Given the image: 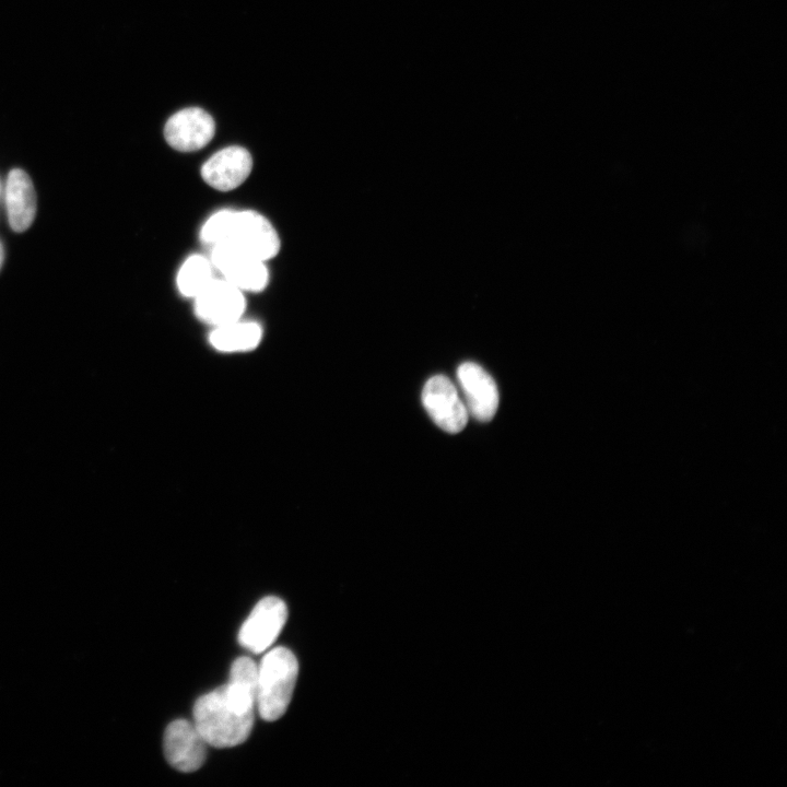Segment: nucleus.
I'll use <instances>...</instances> for the list:
<instances>
[{"mask_svg":"<svg viewBox=\"0 0 787 787\" xmlns=\"http://www.w3.org/2000/svg\"><path fill=\"white\" fill-rule=\"evenodd\" d=\"M257 679L256 662L239 657L231 666L228 682L196 701L193 724L207 744L231 748L247 740L257 707Z\"/></svg>","mask_w":787,"mask_h":787,"instance_id":"f257e3e1","label":"nucleus"},{"mask_svg":"<svg viewBox=\"0 0 787 787\" xmlns=\"http://www.w3.org/2000/svg\"><path fill=\"white\" fill-rule=\"evenodd\" d=\"M201 238L212 245L233 243L262 261L273 258L280 249L275 230L255 211L223 210L214 213L202 226Z\"/></svg>","mask_w":787,"mask_h":787,"instance_id":"f03ea898","label":"nucleus"},{"mask_svg":"<svg viewBox=\"0 0 787 787\" xmlns=\"http://www.w3.org/2000/svg\"><path fill=\"white\" fill-rule=\"evenodd\" d=\"M298 674V662L285 647L268 651L258 666L257 709L262 719L282 717L291 702Z\"/></svg>","mask_w":787,"mask_h":787,"instance_id":"7ed1b4c3","label":"nucleus"},{"mask_svg":"<svg viewBox=\"0 0 787 787\" xmlns=\"http://www.w3.org/2000/svg\"><path fill=\"white\" fill-rule=\"evenodd\" d=\"M422 403L434 423L447 433H459L467 425L469 413L463 399L444 375H435L425 383Z\"/></svg>","mask_w":787,"mask_h":787,"instance_id":"20e7f679","label":"nucleus"},{"mask_svg":"<svg viewBox=\"0 0 787 787\" xmlns=\"http://www.w3.org/2000/svg\"><path fill=\"white\" fill-rule=\"evenodd\" d=\"M211 259L224 279L240 291L259 292L267 285L268 271L263 261L233 243L214 244Z\"/></svg>","mask_w":787,"mask_h":787,"instance_id":"39448f33","label":"nucleus"},{"mask_svg":"<svg viewBox=\"0 0 787 787\" xmlns=\"http://www.w3.org/2000/svg\"><path fill=\"white\" fill-rule=\"evenodd\" d=\"M286 618L287 608L282 599L265 597L240 626L238 643L254 654L265 651L279 636Z\"/></svg>","mask_w":787,"mask_h":787,"instance_id":"423d86ee","label":"nucleus"},{"mask_svg":"<svg viewBox=\"0 0 787 787\" xmlns=\"http://www.w3.org/2000/svg\"><path fill=\"white\" fill-rule=\"evenodd\" d=\"M457 380L469 415L478 421H491L500 400L492 376L480 365L465 362L457 369Z\"/></svg>","mask_w":787,"mask_h":787,"instance_id":"0eeeda50","label":"nucleus"},{"mask_svg":"<svg viewBox=\"0 0 787 787\" xmlns=\"http://www.w3.org/2000/svg\"><path fill=\"white\" fill-rule=\"evenodd\" d=\"M207 742L195 724L186 719L172 721L164 733L163 748L166 761L184 773L197 771L207 755Z\"/></svg>","mask_w":787,"mask_h":787,"instance_id":"6e6552de","label":"nucleus"},{"mask_svg":"<svg viewBox=\"0 0 787 787\" xmlns=\"http://www.w3.org/2000/svg\"><path fill=\"white\" fill-rule=\"evenodd\" d=\"M214 132L212 116L199 107H188L175 113L164 127L166 142L181 152L202 149L212 140Z\"/></svg>","mask_w":787,"mask_h":787,"instance_id":"1a4fd4ad","label":"nucleus"},{"mask_svg":"<svg viewBox=\"0 0 787 787\" xmlns=\"http://www.w3.org/2000/svg\"><path fill=\"white\" fill-rule=\"evenodd\" d=\"M195 299L197 316L215 327L239 320L246 307L242 291L225 279H212Z\"/></svg>","mask_w":787,"mask_h":787,"instance_id":"9d476101","label":"nucleus"},{"mask_svg":"<svg viewBox=\"0 0 787 787\" xmlns=\"http://www.w3.org/2000/svg\"><path fill=\"white\" fill-rule=\"evenodd\" d=\"M252 168L250 153L242 146H227L213 154L201 167L203 180L220 191H230L245 181Z\"/></svg>","mask_w":787,"mask_h":787,"instance_id":"9b49d317","label":"nucleus"},{"mask_svg":"<svg viewBox=\"0 0 787 787\" xmlns=\"http://www.w3.org/2000/svg\"><path fill=\"white\" fill-rule=\"evenodd\" d=\"M9 224L14 232L26 231L36 215V193L30 176L20 168H13L3 189Z\"/></svg>","mask_w":787,"mask_h":787,"instance_id":"f8f14e48","label":"nucleus"},{"mask_svg":"<svg viewBox=\"0 0 787 787\" xmlns=\"http://www.w3.org/2000/svg\"><path fill=\"white\" fill-rule=\"evenodd\" d=\"M261 336L262 331L258 324L236 320L216 326L210 334V342L219 351H248L258 345Z\"/></svg>","mask_w":787,"mask_h":787,"instance_id":"ddd939ff","label":"nucleus"},{"mask_svg":"<svg viewBox=\"0 0 787 787\" xmlns=\"http://www.w3.org/2000/svg\"><path fill=\"white\" fill-rule=\"evenodd\" d=\"M210 262L202 256L189 257L179 269L177 285L187 297H196L212 280Z\"/></svg>","mask_w":787,"mask_h":787,"instance_id":"4468645a","label":"nucleus"},{"mask_svg":"<svg viewBox=\"0 0 787 787\" xmlns=\"http://www.w3.org/2000/svg\"><path fill=\"white\" fill-rule=\"evenodd\" d=\"M3 260H4V248H3L2 243L0 242V269L2 267Z\"/></svg>","mask_w":787,"mask_h":787,"instance_id":"2eb2a0df","label":"nucleus"},{"mask_svg":"<svg viewBox=\"0 0 787 787\" xmlns=\"http://www.w3.org/2000/svg\"><path fill=\"white\" fill-rule=\"evenodd\" d=\"M1 193H2V187H1V183H0V197H1Z\"/></svg>","mask_w":787,"mask_h":787,"instance_id":"dca6fc26","label":"nucleus"}]
</instances>
